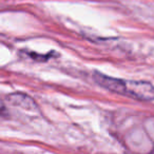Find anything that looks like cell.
Returning <instances> with one entry per match:
<instances>
[{
  "instance_id": "6da1fadb",
  "label": "cell",
  "mask_w": 154,
  "mask_h": 154,
  "mask_svg": "<svg viewBox=\"0 0 154 154\" xmlns=\"http://www.w3.org/2000/svg\"><path fill=\"white\" fill-rule=\"evenodd\" d=\"M93 78L100 87L106 90H109L113 93L120 95H125L133 98L136 89V80H124L115 77L108 76L101 74L99 72H95L93 74Z\"/></svg>"
},
{
  "instance_id": "7a4b0ae2",
  "label": "cell",
  "mask_w": 154,
  "mask_h": 154,
  "mask_svg": "<svg viewBox=\"0 0 154 154\" xmlns=\"http://www.w3.org/2000/svg\"><path fill=\"white\" fill-rule=\"evenodd\" d=\"M7 101L13 107H17L21 110L29 112H36L39 111V107L34 98L26 93H12L7 96Z\"/></svg>"
},
{
  "instance_id": "3957f363",
  "label": "cell",
  "mask_w": 154,
  "mask_h": 154,
  "mask_svg": "<svg viewBox=\"0 0 154 154\" xmlns=\"http://www.w3.org/2000/svg\"><path fill=\"white\" fill-rule=\"evenodd\" d=\"M5 111V106L3 103V101L0 99V114H2Z\"/></svg>"
}]
</instances>
